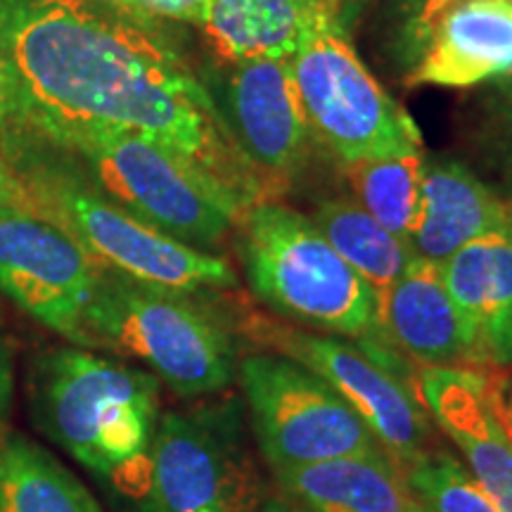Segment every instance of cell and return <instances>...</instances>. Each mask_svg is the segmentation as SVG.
<instances>
[{"instance_id":"obj_19","label":"cell","mask_w":512,"mask_h":512,"mask_svg":"<svg viewBox=\"0 0 512 512\" xmlns=\"http://www.w3.org/2000/svg\"><path fill=\"white\" fill-rule=\"evenodd\" d=\"M325 22L323 0H211L202 31L216 64H240L290 60Z\"/></svg>"},{"instance_id":"obj_4","label":"cell","mask_w":512,"mask_h":512,"mask_svg":"<svg viewBox=\"0 0 512 512\" xmlns=\"http://www.w3.org/2000/svg\"><path fill=\"white\" fill-rule=\"evenodd\" d=\"M235 230L249 287L268 309L297 328L384 344L375 290L332 249L311 216L264 200L245 209Z\"/></svg>"},{"instance_id":"obj_21","label":"cell","mask_w":512,"mask_h":512,"mask_svg":"<svg viewBox=\"0 0 512 512\" xmlns=\"http://www.w3.org/2000/svg\"><path fill=\"white\" fill-rule=\"evenodd\" d=\"M311 219L332 249L373 287L375 294L392 287L418 256L411 242L389 233L354 197L318 202Z\"/></svg>"},{"instance_id":"obj_1","label":"cell","mask_w":512,"mask_h":512,"mask_svg":"<svg viewBox=\"0 0 512 512\" xmlns=\"http://www.w3.org/2000/svg\"><path fill=\"white\" fill-rule=\"evenodd\" d=\"M0 74L48 140L117 128L157 140L242 207L268 200L207 83L155 27L88 0H0Z\"/></svg>"},{"instance_id":"obj_17","label":"cell","mask_w":512,"mask_h":512,"mask_svg":"<svg viewBox=\"0 0 512 512\" xmlns=\"http://www.w3.org/2000/svg\"><path fill=\"white\" fill-rule=\"evenodd\" d=\"M508 200L489 188L465 162L425 155L418 219L411 247L422 259L444 264L467 242L510 228Z\"/></svg>"},{"instance_id":"obj_20","label":"cell","mask_w":512,"mask_h":512,"mask_svg":"<svg viewBox=\"0 0 512 512\" xmlns=\"http://www.w3.org/2000/svg\"><path fill=\"white\" fill-rule=\"evenodd\" d=\"M0 512H105L88 486L24 434L0 439Z\"/></svg>"},{"instance_id":"obj_12","label":"cell","mask_w":512,"mask_h":512,"mask_svg":"<svg viewBox=\"0 0 512 512\" xmlns=\"http://www.w3.org/2000/svg\"><path fill=\"white\" fill-rule=\"evenodd\" d=\"M102 268L67 230L27 207H0V290L36 323L81 347Z\"/></svg>"},{"instance_id":"obj_35","label":"cell","mask_w":512,"mask_h":512,"mask_svg":"<svg viewBox=\"0 0 512 512\" xmlns=\"http://www.w3.org/2000/svg\"><path fill=\"white\" fill-rule=\"evenodd\" d=\"M0 93H3V74H0Z\"/></svg>"},{"instance_id":"obj_33","label":"cell","mask_w":512,"mask_h":512,"mask_svg":"<svg viewBox=\"0 0 512 512\" xmlns=\"http://www.w3.org/2000/svg\"><path fill=\"white\" fill-rule=\"evenodd\" d=\"M325 3V8H328V12H330V17L335 19V24H337V10H339V3H342V0H323ZM339 29V27H337Z\"/></svg>"},{"instance_id":"obj_27","label":"cell","mask_w":512,"mask_h":512,"mask_svg":"<svg viewBox=\"0 0 512 512\" xmlns=\"http://www.w3.org/2000/svg\"><path fill=\"white\" fill-rule=\"evenodd\" d=\"M15 349L5 332L3 323H0V439L8 434V422L12 413V403H15Z\"/></svg>"},{"instance_id":"obj_10","label":"cell","mask_w":512,"mask_h":512,"mask_svg":"<svg viewBox=\"0 0 512 512\" xmlns=\"http://www.w3.org/2000/svg\"><path fill=\"white\" fill-rule=\"evenodd\" d=\"M249 427L271 470L384 451L380 441L323 377L278 354L238 363Z\"/></svg>"},{"instance_id":"obj_36","label":"cell","mask_w":512,"mask_h":512,"mask_svg":"<svg viewBox=\"0 0 512 512\" xmlns=\"http://www.w3.org/2000/svg\"><path fill=\"white\" fill-rule=\"evenodd\" d=\"M420 512H425V510H420Z\"/></svg>"},{"instance_id":"obj_6","label":"cell","mask_w":512,"mask_h":512,"mask_svg":"<svg viewBox=\"0 0 512 512\" xmlns=\"http://www.w3.org/2000/svg\"><path fill=\"white\" fill-rule=\"evenodd\" d=\"M86 164L107 200L185 245L214 252L245 207L214 178L157 140L117 128H88L55 140Z\"/></svg>"},{"instance_id":"obj_9","label":"cell","mask_w":512,"mask_h":512,"mask_svg":"<svg viewBox=\"0 0 512 512\" xmlns=\"http://www.w3.org/2000/svg\"><path fill=\"white\" fill-rule=\"evenodd\" d=\"M290 69L313 138L339 164L425 152L411 114L332 22L311 31L290 57Z\"/></svg>"},{"instance_id":"obj_30","label":"cell","mask_w":512,"mask_h":512,"mask_svg":"<svg viewBox=\"0 0 512 512\" xmlns=\"http://www.w3.org/2000/svg\"><path fill=\"white\" fill-rule=\"evenodd\" d=\"M27 207V197H24V188L12 166L5 162L0 155V207Z\"/></svg>"},{"instance_id":"obj_5","label":"cell","mask_w":512,"mask_h":512,"mask_svg":"<svg viewBox=\"0 0 512 512\" xmlns=\"http://www.w3.org/2000/svg\"><path fill=\"white\" fill-rule=\"evenodd\" d=\"M27 209L46 216L79 242L105 271L183 294L230 292L238 273L226 256L171 238L107 200L95 185L60 166H12Z\"/></svg>"},{"instance_id":"obj_2","label":"cell","mask_w":512,"mask_h":512,"mask_svg":"<svg viewBox=\"0 0 512 512\" xmlns=\"http://www.w3.org/2000/svg\"><path fill=\"white\" fill-rule=\"evenodd\" d=\"M162 382L147 370L93 349L60 347L34 361L29 399L34 420L93 475L133 494L159 420ZM140 491V489H138Z\"/></svg>"},{"instance_id":"obj_13","label":"cell","mask_w":512,"mask_h":512,"mask_svg":"<svg viewBox=\"0 0 512 512\" xmlns=\"http://www.w3.org/2000/svg\"><path fill=\"white\" fill-rule=\"evenodd\" d=\"M413 389L501 512H512V441L489 399L484 368H418Z\"/></svg>"},{"instance_id":"obj_18","label":"cell","mask_w":512,"mask_h":512,"mask_svg":"<svg viewBox=\"0 0 512 512\" xmlns=\"http://www.w3.org/2000/svg\"><path fill=\"white\" fill-rule=\"evenodd\" d=\"M275 484L306 512H420V503L387 451L278 467Z\"/></svg>"},{"instance_id":"obj_7","label":"cell","mask_w":512,"mask_h":512,"mask_svg":"<svg viewBox=\"0 0 512 512\" xmlns=\"http://www.w3.org/2000/svg\"><path fill=\"white\" fill-rule=\"evenodd\" d=\"M230 323L235 335L323 377L366 420L380 446L401 467L439 446L434 422L413 389L415 370L399 351L297 328L252 309Z\"/></svg>"},{"instance_id":"obj_28","label":"cell","mask_w":512,"mask_h":512,"mask_svg":"<svg viewBox=\"0 0 512 512\" xmlns=\"http://www.w3.org/2000/svg\"><path fill=\"white\" fill-rule=\"evenodd\" d=\"M505 368H484L489 377V399L503 432L512 441V370Z\"/></svg>"},{"instance_id":"obj_22","label":"cell","mask_w":512,"mask_h":512,"mask_svg":"<svg viewBox=\"0 0 512 512\" xmlns=\"http://www.w3.org/2000/svg\"><path fill=\"white\" fill-rule=\"evenodd\" d=\"M425 152L342 164L354 200L396 238L411 242L420 207Z\"/></svg>"},{"instance_id":"obj_15","label":"cell","mask_w":512,"mask_h":512,"mask_svg":"<svg viewBox=\"0 0 512 512\" xmlns=\"http://www.w3.org/2000/svg\"><path fill=\"white\" fill-rule=\"evenodd\" d=\"M512 67V0H456L434 19L403 88H472Z\"/></svg>"},{"instance_id":"obj_24","label":"cell","mask_w":512,"mask_h":512,"mask_svg":"<svg viewBox=\"0 0 512 512\" xmlns=\"http://www.w3.org/2000/svg\"><path fill=\"white\" fill-rule=\"evenodd\" d=\"M456 0H389L384 10V53L401 72L418 60L434 19Z\"/></svg>"},{"instance_id":"obj_31","label":"cell","mask_w":512,"mask_h":512,"mask_svg":"<svg viewBox=\"0 0 512 512\" xmlns=\"http://www.w3.org/2000/svg\"><path fill=\"white\" fill-rule=\"evenodd\" d=\"M380 3V0H342L337 10V27L342 31L344 36L354 34V29L358 27L366 12L373 8V5Z\"/></svg>"},{"instance_id":"obj_14","label":"cell","mask_w":512,"mask_h":512,"mask_svg":"<svg viewBox=\"0 0 512 512\" xmlns=\"http://www.w3.org/2000/svg\"><path fill=\"white\" fill-rule=\"evenodd\" d=\"M377 330L387 347L418 368H475L470 332L441 266L422 256L377 294Z\"/></svg>"},{"instance_id":"obj_32","label":"cell","mask_w":512,"mask_h":512,"mask_svg":"<svg viewBox=\"0 0 512 512\" xmlns=\"http://www.w3.org/2000/svg\"><path fill=\"white\" fill-rule=\"evenodd\" d=\"M261 512H306V510L297 508V505H292L290 501H283V498H271V501L264 503Z\"/></svg>"},{"instance_id":"obj_16","label":"cell","mask_w":512,"mask_h":512,"mask_svg":"<svg viewBox=\"0 0 512 512\" xmlns=\"http://www.w3.org/2000/svg\"><path fill=\"white\" fill-rule=\"evenodd\" d=\"M439 266L470 332L475 368L512 366V226L467 242Z\"/></svg>"},{"instance_id":"obj_34","label":"cell","mask_w":512,"mask_h":512,"mask_svg":"<svg viewBox=\"0 0 512 512\" xmlns=\"http://www.w3.org/2000/svg\"><path fill=\"white\" fill-rule=\"evenodd\" d=\"M508 204H510V214H512V183H510V192H508Z\"/></svg>"},{"instance_id":"obj_3","label":"cell","mask_w":512,"mask_h":512,"mask_svg":"<svg viewBox=\"0 0 512 512\" xmlns=\"http://www.w3.org/2000/svg\"><path fill=\"white\" fill-rule=\"evenodd\" d=\"M197 297L102 268L81 347L136 361L185 399L221 394L238 377V342L233 323Z\"/></svg>"},{"instance_id":"obj_8","label":"cell","mask_w":512,"mask_h":512,"mask_svg":"<svg viewBox=\"0 0 512 512\" xmlns=\"http://www.w3.org/2000/svg\"><path fill=\"white\" fill-rule=\"evenodd\" d=\"M266 501L235 396L159 415L138 491L140 510L261 512Z\"/></svg>"},{"instance_id":"obj_11","label":"cell","mask_w":512,"mask_h":512,"mask_svg":"<svg viewBox=\"0 0 512 512\" xmlns=\"http://www.w3.org/2000/svg\"><path fill=\"white\" fill-rule=\"evenodd\" d=\"M211 98L240 152L264 183L268 200H280L309 169L318 140L313 138L290 60L216 64Z\"/></svg>"},{"instance_id":"obj_26","label":"cell","mask_w":512,"mask_h":512,"mask_svg":"<svg viewBox=\"0 0 512 512\" xmlns=\"http://www.w3.org/2000/svg\"><path fill=\"white\" fill-rule=\"evenodd\" d=\"M145 15L152 19H166V22L195 24L202 29L204 19L209 15L211 0H138Z\"/></svg>"},{"instance_id":"obj_23","label":"cell","mask_w":512,"mask_h":512,"mask_svg":"<svg viewBox=\"0 0 512 512\" xmlns=\"http://www.w3.org/2000/svg\"><path fill=\"white\" fill-rule=\"evenodd\" d=\"M403 475L425 512H501L465 463L441 446L403 467Z\"/></svg>"},{"instance_id":"obj_25","label":"cell","mask_w":512,"mask_h":512,"mask_svg":"<svg viewBox=\"0 0 512 512\" xmlns=\"http://www.w3.org/2000/svg\"><path fill=\"white\" fill-rule=\"evenodd\" d=\"M486 114H489L491 133H494L498 145L512 150V67L498 79L489 81Z\"/></svg>"},{"instance_id":"obj_29","label":"cell","mask_w":512,"mask_h":512,"mask_svg":"<svg viewBox=\"0 0 512 512\" xmlns=\"http://www.w3.org/2000/svg\"><path fill=\"white\" fill-rule=\"evenodd\" d=\"M88 3L95 5V8H100V10L112 12V15L126 17V19H131V22L143 24V27L159 29L157 19H152L150 15H145L143 8H140V5H138V0H88Z\"/></svg>"}]
</instances>
